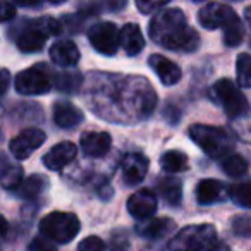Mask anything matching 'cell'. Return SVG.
I'll return each instance as SVG.
<instances>
[{
	"instance_id": "cell-40",
	"label": "cell",
	"mask_w": 251,
	"mask_h": 251,
	"mask_svg": "<svg viewBox=\"0 0 251 251\" xmlns=\"http://www.w3.org/2000/svg\"><path fill=\"white\" fill-rule=\"evenodd\" d=\"M244 18H246V21L251 25V5H250V7L244 9Z\"/></svg>"
},
{
	"instance_id": "cell-27",
	"label": "cell",
	"mask_w": 251,
	"mask_h": 251,
	"mask_svg": "<svg viewBox=\"0 0 251 251\" xmlns=\"http://www.w3.org/2000/svg\"><path fill=\"white\" fill-rule=\"evenodd\" d=\"M222 171L230 177H241L248 172V162L241 155L232 153L222 162Z\"/></svg>"
},
{
	"instance_id": "cell-28",
	"label": "cell",
	"mask_w": 251,
	"mask_h": 251,
	"mask_svg": "<svg viewBox=\"0 0 251 251\" xmlns=\"http://www.w3.org/2000/svg\"><path fill=\"white\" fill-rule=\"evenodd\" d=\"M236 74L237 83L243 88H251V55L241 53L236 60Z\"/></svg>"
},
{
	"instance_id": "cell-36",
	"label": "cell",
	"mask_w": 251,
	"mask_h": 251,
	"mask_svg": "<svg viewBox=\"0 0 251 251\" xmlns=\"http://www.w3.org/2000/svg\"><path fill=\"white\" fill-rule=\"evenodd\" d=\"M9 84H11V73L7 69H0V97L7 91Z\"/></svg>"
},
{
	"instance_id": "cell-2",
	"label": "cell",
	"mask_w": 251,
	"mask_h": 251,
	"mask_svg": "<svg viewBox=\"0 0 251 251\" xmlns=\"http://www.w3.org/2000/svg\"><path fill=\"white\" fill-rule=\"evenodd\" d=\"M217 246V229L212 224L188 226L169 243V251H212Z\"/></svg>"
},
{
	"instance_id": "cell-38",
	"label": "cell",
	"mask_w": 251,
	"mask_h": 251,
	"mask_svg": "<svg viewBox=\"0 0 251 251\" xmlns=\"http://www.w3.org/2000/svg\"><path fill=\"white\" fill-rule=\"evenodd\" d=\"M18 5H21V7H38L40 2H18Z\"/></svg>"
},
{
	"instance_id": "cell-9",
	"label": "cell",
	"mask_w": 251,
	"mask_h": 251,
	"mask_svg": "<svg viewBox=\"0 0 251 251\" xmlns=\"http://www.w3.org/2000/svg\"><path fill=\"white\" fill-rule=\"evenodd\" d=\"M236 19L237 14L234 12V9L226 4H219V2L203 5L198 12V21L205 29H224Z\"/></svg>"
},
{
	"instance_id": "cell-3",
	"label": "cell",
	"mask_w": 251,
	"mask_h": 251,
	"mask_svg": "<svg viewBox=\"0 0 251 251\" xmlns=\"http://www.w3.org/2000/svg\"><path fill=\"white\" fill-rule=\"evenodd\" d=\"M189 138L205 151L208 157L220 158L232 151L234 141L226 129L215 127V126L205 124H193L188 129Z\"/></svg>"
},
{
	"instance_id": "cell-10",
	"label": "cell",
	"mask_w": 251,
	"mask_h": 251,
	"mask_svg": "<svg viewBox=\"0 0 251 251\" xmlns=\"http://www.w3.org/2000/svg\"><path fill=\"white\" fill-rule=\"evenodd\" d=\"M43 143H45V133L38 127H28L9 143V150L18 160H25Z\"/></svg>"
},
{
	"instance_id": "cell-11",
	"label": "cell",
	"mask_w": 251,
	"mask_h": 251,
	"mask_svg": "<svg viewBox=\"0 0 251 251\" xmlns=\"http://www.w3.org/2000/svg\"><path fill=\"white\" fill-rule=\"evenodd\" d=\"M157 195L151 189H141L136 191L127 200V212L138 220L151 219L157 212Z\"/></svg>"
},
{
	"instance_id": "cell-32",
	"label": "cell",
	"mask_w": 251,
	"mask_h": 251,
	"mask_svg": "<svg viewBox=\"0 0 251 251\" xmlns=\"http://www.w3.org/2000/svg\"><path fill=\"white\" fill-rule=\"evenodd\" d=\"M28 251H57L55 244L43 236H38L29 243Z\"/></svg>"
},
{
	"instance_id": "cell-12",
	"label": "cell",
	"mask_w": 251,
	"mask_h": 251,
	"mask_svg": "<svg viewBox=\"0 0 251 251\" xmlns=\"http://www.w3.org/2000/svg\"><path fill=\"white\" fill-rule=\"evenodd\" d=\"M77 148L71 141H62V143L55 145L53 148H50V151H47L45 157H43V164L49 171H60L67 164L76 158Z\"/></svg>"
},
{
	"instance_id": "cell-23",
	"label": "cell",
	"mask_w": 251,
	"mask_h": 251,
	"mask_svg": "<svg viewBox=\"0 0 251 251\" xmlns=\"http://www.w3.org/2000/svg\"><path fill=\"white\" fill-rule=\"evenodd\" d=\"M160 165L164 171L171 172V174H177L188 169V157L179 150L165 151L160 158Z\"/></svg>"
},
{
	"instance_id": "cell-31",
	"label": "cell",
	"mask_w": 251,
	"mask_h": 251,
	"mask_svg": "<svg viewBox=\"0 0 251 251\" xmlns=\"http://www.w3.org/2000/svg\"><path fill=\"white\" fill-rule=\"evenodd\" d=\"M77 251H105V243L98 236L84 237L77 246Z\"/></svg>"
},
{
	"instance_id": "cell-13",
	"label": "cell",
	"mask_w": 251,
	"mask_h": 251,
	"mask_svg": "<svg viewBox=\"0 0 251 251\" xmlns=\"http://www.w3.org/2000/svg\"><path fill=\"white\" fill-rule=\"evenodd\" d=\"M148 158L141 153H129L122 160V176H124L126 184L134 186L145 179L148 172Z\"/></svg>"
},
{
	"instance_id": "cell-39",
	"label": "cell",
	"mask_w": 251,
	"mask_h": 251,
	"mask_svg": "<svg viewBox=\"0 0 251 251\" xmlns=\"http://www.w3.org/2000/svg\"><path fill=\"white\" fill-rule=\"evenodd\" d=\"M212 251H230V250H229V248L226 246V244H219V243H217V246L213 248Z\"/></svg>"
},
{
	"instance_id": "cell-5",
	"label": "cell",
	"mask_w": 251,
	"mask_h": 251,
	"mask_svg": "<svg viewBox=\"0 0 251 251\" xmlns=\"http://www.w3.org/2000/svg\"><path fill=\"white\" fill-rule=\"evenodd\" d=\"M79 229V219L74 213L52 212L40 220V232L43 234V237L59 244L71 243L77 236Z\"/></svg>"
},
{
	"instance_id": "cell-18",
	"label": "cell",
	"mask_w": 251,
	"mask_h": 251,
	"mask_svg": "<svg viewBox=\"0 0 251 251\" xmlns=\"http://www.w3.org/2000/svg\"><path fill=\"white\" fill-rule=\"evenodd\" d=\"M119 42H121V47L124 49V52L131 57L138 55V53L143 52V49H145L143 33H141L140 26L134 25V23H127V25L119 31Z\"/></svg>"
},
{
	"instance_id": "cell-33",
	"label": "cell",
	"mask_w": 251,
	"mask_h": 251,
	"mask_svg": "<svg viewBox=\"0 0 251 251\" xmlns=\"http://www.w3.org/2000/svg\"><path fill=\"white\" fill-rule=\"evenodd\" d=\"M136 7L140 9L143 14H153V12L167 7V2H148V0H138Z\"/></svg>"
},
{
	"instance_id": "cell-22",
	"label": "cell",
	"mask_w": 251,
	"mask_h": 251,
	"mask_svg": "<svg viewBox=\"0 0 251 251\" xmlns=\"http://www.w3.org/2000/svg\"><path fill=\"white\" fill-rule=\"evenodd\" d=\"M47 186H49V182H47V179L43 177V176L33 174L21 182V186L16 189V195L23 200H33V198H36V196L42 195V193L47 189Z\"/></svg>"
},
{
	"instance_id": "cell-35",
	"label": "cell",
	"mask_w": 251,
	"mask_h": 251,
	"mask_svg": "<svg viewBox=\"0 0 251 251\" xmlns=\"http://www.w3.org/2000/svg\"><path fill=\"white\" fill-rule=\"evenodd\" d=\"M112 251H129V241L124 234L117 232L112 236Z\"/></svg>"
},
{
	"instance_id": "cell-34",
	"label": "cell",
	"mask_w": 251,
	"mask_h": 251,
	"mask_svg": "<svg viewBox=\"0 0 251 251\" xmlns=\"http://www.w3.org/2000/svg\"><path fill=\"white\" fill-rule=\"evenodd\" d=\"M16 16V5L12 2H0V23L11 21Z\"/></svg>"
},
{
	"instance_id": "cell-25",
	"label": "cell",
	"mask_w": 251,
	"mask_h": 251,
	"mask_svg": "<svg viewBox=\"0 0 251 251\" xmlns=\"http://www.w3.org/2000/svg\"><path fill=\"white\" fill-rule=\"evenodd\" d=\"M81 83H83V77H81L79 73H74V71L60 73L53 76V84H55V88L59 91H64V93H74V91H77Z\"/></svg>"
},
{
	"instance_id": "cell-7",
	"label": "cell",
	"mask_w": 251,
	"mask_h": 251,
	"mask_svg": "<svg viewBox=\"0 0 251 251\" xmlns=\"http://www.w3.org/2000/svg\"><path fill=\"white\" fill-rule=\"evenodd\" d=\"M215 100L222 105V108L226 110V114L230 119H237L241 115H244L248 112V100L241 90L236 86V83H232L230 79H219L212 88Z\"/></svg>"
},
{
	"instance_id": "cell-37",
	"label": "cell",
	"mask_w": 251,
	"mask_h": 251,
	"mask_svg": "<svg viewBox=\"0 0 251 251\" xmlns=\"http://www.w3.org/2000/svg\"><path fill=\"white\" fill-rule=\"evenodd\" d=\"M7 230H9V224H7V220H5V217L4 215H0V239L7 234Z\"/></svg>"
},
{
	"instance_id": "cell-1",
	"label": "cell",
	"mask_w": 251,
	"mask_h": 251,
	"mask_svg": "<svg viewBox=\"0 0 251 251\" xmlns=\"http://www.w3.org/2000/svg\"><path fill=\"white\" fill-rule=\"evenodd\" d=\"M151 40L174 52H195L200 47V35L188 25L181 9L171 7L158 12L148 28Z\"/></svg>"
},
{
	"instance_id": "cell-16",
	"label": "cell",
	"mask_w": 251,
	"mask_h": 251,
	"mask_svg": "<svg viewBox=\"0 0 251 251\" xmlns=\"http://www.w3.org/2000/svg\"><path fill=\"white\" fill-rule=\"evenodd\" d=\"M50 59L53 64L60 67H73L79 60V49L74 42L69 40H60L50 47Z\"/></svg>"
},
{
	"instance_id": "cell-15",
	"label": "cell",
	"mask_w": 251,
	"mask_h": 251,
	"mask_svg": "<svg viewBox=\"0 0 251 251\" xmlns=\"http://www.w3.org/2000/svg\"><path fill=\"white\" fill-rule=\"evenodd\" d=\"M112 147V138L108 133H84L81 136V148L86 153V157L91 158H101L108 153Z\"/></svg>"
},
{
	"instance_id": "cell-8",
	"label": "cell",
	"mask_w": 251,
	"mask_h": 251,
	"mask_svg": "<svg viewBox=\"0 0 251 251\" xmlns=\"http://www.w3.org/2000/svg\"><path fill=\"white\" fill-rule=\"evenodd\" d=\"M88 40L97 52L103 55H115L121 47L119 42V28L110 21H101L88 29Z\"/></svg>"
},
{
	"instance_id": "cell-29",
	"label": "cell",
	"mask_w": 251,
	"mask_h": 251,
	"mask_svg": "<svg viewBox=\"0 0 251 251\" xmlns=\"http://www.w3.org/2000/svg\"><path fill=\"white\" fill-rule=\"evenodd\" d=\"M244 38V28L241 19L237 18L234 23H230L227 28H224V43L227 47H237Z\"/></svg>"
},
{
	"instance_id": "cell-19",
	"label": "cell",
	"mask_w": 251,
	"mask_h": 251,
	"mask_svg": "<svg viewBox=\"0 0 251 251\" xmlns=\"http://www.w3.org/2000/svg\"><path fill=\"white\" fill-rule=\"evenodd\" d=\"M84 119L83 112L69 101H57L53 105V121L62 129H73Z\"/></svg>"
},
{
	"instance_id": "cell-6",
	"label": "cell",
	"mask_w": 251,
	"mask_h": 251,
	"mask_svg": "<svg viewBox=\"0 0 251 251\" xmlns=\"http://www.w3.org/2000/svg\"><path fill=\"white\" fill-rule=\"evenodd\" d=\"M16 91L26 97L31 95H43L49 93L53 86V76L50 74L49 67L40 64L33 66L29 69H25L16 76L14 79Z\"/></svg>"
},
{
	"instance_id": "cell-4",
	"label": "cell",
	"mask_w": 251,
	"mask_h": 251,
	"mask_svg": "<svg viewBox=\"0 0 251 251\" xmlns=\"http://www.w3.org/2000/svg\"><path fill=\"white\" fill-rule=\"evenodd\" d=\"M62 31V25L52 18L33 19L26 23V28L21 29L18 40V49L25 53H33L43 49L47 38L52 35H59Z\"/></svg>"
},
{
	"instance_id": "cell-17",
	"label": "cell",
	"mask_w": 251,
	"mask_h": 251,
	"mask_svg": "<svg viewBox=\"0 0 251 251\" xmlns=\"http://www.w3.org/2000/svg\"><path fill=\"white\" fill-rule=\"evenodd\" d=\"M176 229L174 220L167 219V217H160V219H148L143 220L136 226V232L141 237L147 239H162L167 234H171Z\"/></svg>"
},
{
	"instance_id": "cell-14",
	"label": "cell",
	"mask_w": 251,
	"mask_h": 251,
	"mask_svg": "<svg viewBox=\"0 0 251 251\" xmlns=\"http://www.w3.org/2000/svg\"><path fill=\"white\" fill-rule=\"evenodd\" d=\"M148 64H150L153 73L157 74L158 79H160L162 84H165V86H172V84L179 83V79H181V76H182L177 64L172 62V60L167 59V57L158 55V53L150 55Z\"/></svg>"
},
{
	"instance_id": "cell-30",
	"label": "cell",
	"mask_w": 251,
	"mask_h": 251,
	"mask_svg": "<svg viewBox=\"0 0 251 251\" xmlns=\"http://www.w3.org/2000/svg\"><path fill=\"white\" fill-rule=\"evenodd\" d=\"M232 232L239 237H251V217L250 215H236L232 217Z\"/></svg>"
},
{
	"instance_id": "cell-21",
	"label": "cell",
	"mask_w": 251,
	"mask_h": 251,
	"mask_svg": "<svg viewBox=\"0 0 251 251\" xmlns=\"http://www.w3.org/2000/svg\"><path fill=\"white\" fill-rule=\"evenodd\" d=\"M160 196L172 206H179L182 201V184L176 177H162L157 184Z\"/></svg>"
},
{
	"instance_id": "cell-26",
	"label": "cell",
	"mask_w": 251,
	"mask_h": 251,
	"mask_svg": "<svg viewBox=\"0 0 251 251\" xmlns=\"http://www.w3.org/2000/svg\"><path fill=\"white\" fill-rule=\"evenodd\" d=\"M229 196L236 205L251 208V181L236 182L229 188Z\"/></svg>"
},
{
	"instance_id": "cell-24",
	"label": "cell",
	"mask_w": 251,
	"mask_h": 251,
	"mask_svg": "<svg viewBox=\"0 0 251 251\" xmlns=\"http://www.w3.org/2000/svg\"><path fill=\"white\" fill-rule=\"evenodd\" d=\"M25 181V171L21 165H9L0 174V186L9 191H16Z\"/></svg>"
},
{
	"instance_id": "cell-20",
	"label": "cell",
	"mask_w": 251,
	"mask_h": 251,
	"mask_svg": "<svg viewBox=\"0 0 251 251\" xmlns=\"http://www.w3.org/2000/svg\"><path fill=\"white\" fill-rule=\"evenodd\" d=\"M226 196V188L215 179H203L196 186V200L200 205H212Z\"/></svg>"
}]
</instances>
